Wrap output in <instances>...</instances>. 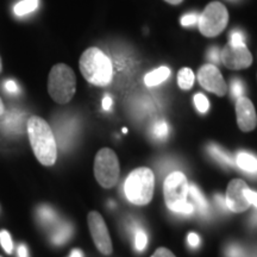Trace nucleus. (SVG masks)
Segmentation results:
<instances>
[{
  "mask_svg": "<svg viewBox=\"0 0 257 257\" xmlns=\"http://www.w3.org/2000/svg\"><path fill=\"white\" fill-rule=\"evenodd\" d=\"M198 81L206 91L214 93L218 96H224L226 94V82L216 64H204L198 72Z\"/></svg>",
  "mask_w": 257,
  "mask_h": 257,
  "instance_id": "nucleus-9",
  "label": "nucleus"
},
{
  "mask_svg": "<svg viewBox=\"0 0 257 257\" xmlns=\"http://www.w3.org/2000/svg\"><path fill=\"white\" fill-rule=\"evenodd\" d=\"M168 134H169V127H168V124H167L165 120L156 121V123L154 124L153 135L156 140H160V141L165 140V138L168 136Z\"/></svg>",
  "mask_w": 257,
  "mask_h": 257,
  "instance_id": "nucleus-22",
  "label": "nucleus"
},
{
  "mask_svg": "<svg viewBox=\"0 0 257 257\" xmlns=\"http://www.w3.org/2000/svg\"><path fill=\"white\" fill-rule=\"evenodd\" d=\"M29 141L38 162L43 166L55 165L57 144L50 125L43 118L32 115L27 123Z\"/></svg>",
  "mask_w": 257,
  "mask_h": 257,
  "instance_id": "nucleus-1",
  "label": "nucleus"
},
{
  "mask_svg": "<svg viewBox=\"0 0 257 257\" xmlns=\"http://www.w3.org/2000/svg\"><path fill=\"white\" fill-rule=\"evenodd\" d=\"M134 243H135V249L137 250V251H143L144 249L147 248V244H148V234L146 231L143 229H141V227L136 226L134 229Z\"/></svg>",
  "mask_w": 257,
  "mask_h": 257,
  "instance_id": "nucleus-21",
  "label": "nucleus"
},
{
  "mask_svg": "<svg viewBox=\"0 0 257 257\" xmlns=\"http://www.w3.org/2000/svg\"><path fill=\"white\" fill-rule=\"evenodd\" d=\"M207 150L208 153H210V155L213 157L214 160L218 161L219 163H223L224 166L232 167L234 165L232 156H231L227 152H225L223 148L217 146V144H213V143L210 144V146L207 147Z\"/></svg>",
  "mask_w": 257,
  "mask_h": 257,
  "instance_id": "nucleus-17",
  "label": "nucleus"
},
{
  "mask_svg": "<svg viewBox=\"0 0 257 257\" xmlns=\"http://www.w3.org/2000/svg\"><path fill=\"white\" fill-rule=\"evenodd\" d=\"M3 72V62H2V57H0V73Z\"/></svg>",
  "mask_w": 257,
  "mask_h": 257,
  "instance_id": "nucleus-40",
  "label": "nucleus"
},
{
  "mask_svg": "<svg viewBox=\"0 0 257 257\" xmlns=\"http://www.w3.org/2000/svg\"><path fill=\"white\" fill-rule=\"evenodd\" d=\"M243 83L240 82V80H232V82H231V93H232L233 98L237 100L240 96H243Z\"/></svg>",
  "mask_w": 257,
  "mask_h": 257,
  "instance_id": "nucleus-26",
  "label": "nucleus"
},
{
  "mask_svg": "<svg viewBox=\"0 0 257 257\" xmlns=\"http://www.w3.org/2000/svg\"><path fill=\"white\" fill-rule=\"evenodd\" d=\"M250 221H251V224L253 225V226H257V211L253 212L252 216H251V219H250Z\"/></svg>",
  "mask_w": 257,
  "mask_h": 257,
  "instance_id": "nucleus-37",
  "label": "nucleus"
},
{
  "mask_svg": "<svg viewBox=\"0 0 257 257\" xmlns=\"http://www.w3.org/2000/svg\"><path fill=\"white\" fill-rule=\"evenodd\" d=\"M194 73L191 68H181L178 73V83L179 87L182 89H191L194 85Z\"/></svg>",
  "mask_w": 257,
  "mask_h": 257,
  "instance_id": "nucleus-19",
  "label": "nucleus"
},
{
  "mask_svg": "<svg viewBox=\"0 0 257 257\" xmlns=\"http://www.w3.org/2000/svg\"><path fill=\"white\" fill-rule=\"evenodd\" d=\"M152 257H175L174 253H173L170 250L166 249V248H160L157 249L155 253Z\"/></svg>",
  "mask_w": 257,
  "mask_h": 257,
  "instance_id": "nucleus-30",
  "label": "nucleus"
},
{
  "mask_svg": "<svg viewBox=\"0 0 257 257\" xmlns=\"http://www.w3.org/2000/svg\"><path fill=\"white\" fill-rule=\"evenodd\" d=\"M187 242L189 244V246H192V248H198L199 245H200V237L198 236L197 233L194 232H191L187 236Z\"/></svg>",
  "mask_w": 257,
  "mask_h": 257,
  "instance_id": "nucleus-28",
  "label": "nucleus"
},
{
  "mask_svg": "<svg viewBox=\"0 0 257 257\" xmlns=\"http://www.w3.org/2000/svg\"><path fill=\"white\" fill-rule=\"evenodd\" d=\"M0 244L6 253H12L14 251V242H12L11 234L6 230L0 231Z\"/></svg>",
  "mask_w": 257,
  "mask_h": 257,
  "instance_id": "nucleus-23",
  "label": "nucleus"
},
{
  "mask_svg": "<svg viewBox=\"0 0 257 257\" xmlns=\"http://www.w3.org/2000/svg\"><path fill=\"white\" fill-rule=\"evenodd\" d=\"M38 6V0H22L15 6V14L17 16H25L35 11Z\"/></svg>",
  "mask_w": 257,
  "mask_h": 257,
  "instance_id": "nucleus-20",
  "label": "nucleus"
},
{
  "mask_svg": "<svg viewBox=\"0 0 257 257\" xmlns=\"http://www.w3.org/2000/svg\"><path fill=\"white\" fill-rule=\"evenodd\" d=\"M237 124L243 133H250L257 125V115L255 107L250 99L240 96L236 100Z\"/></svg>",
  "mask_w": 257,
  "mask_h": 257,
  "instance_id": "nucleus-12",
  "label": "nucleus"
},
{
  "mask_svg": "<svg viewBox=\"0 0 257 257\" xmlns=\"http://www.w3.org/2000/svg\"><path fill=\"white\" fill-rule=\"evenodd\" d=\"M208 59L213 60L214 63H218L220 61V51L217 48H212L210 54H208Z\"/></svg>",
  "mask_w": 257,
  "mask_h": 257,
  "instance_id": "nucleus-32",
  "label": "nucleus"
},
{
  "mask_svg": "<svg viewBox=\"0 0 257 257\" xmlns=\"http://www.w3.org/2000/svg\"><path fill=\"white\" fill-rule=\"evenodd\" d=\"M194 104L197 110L200 112V113H206L210 108V102H208V99L201 93H197L194 95Z\"/></svg>",
  "mask_w": 257,
  "mask_h": 257,
  "instance_id": "nucleus-24",
  "label": "nucleus"
},
{
  "mask_svg": "<svg viewBox=\"0 0 257 257\" xmlns=\"http://www.w3.org/2000/svg\"><path fill=\"white\" fill-rule=\"evenodd\" d=\"M4 111H5V106H4V104H3L2 98H0V115L4 113Z\"/></svg>",
  "mask_w": 257,
  "mask_h": 257,
  "instance_id": "nucleus-39",
  "label": "nucleus"
},
{
  "mask_svg": "<svg viewBox=\"0 0 257 257\" xmlns=\"http://www.w3.org/2000/svg\"><path fill=\"white\" fill-rule=\"evenodd\" d=\"M249 187L243 180L234 179L230 182L227 186L226 197H225L226 206L230 211L234 212V213H240V212L248 210L251 205L245 197V191Z\"/></svg>",
  "mask_w": 257,
  "mask_h": 257,
  "instance_id": "nucleus-11",
  "label": "nucleus"
},
{
  "mask_svg": "<svg viewBox=\"0 0 257 257\" xmlns=\"http://www.w3.org/2000/svg\"><path fill=\"white\" fill-rule=\"evenodd\" d=\"M111 107H112V98L108 95L104 96V99H102V108H104L105 111H108L111 110Z\"/></svg>",
  "mask_w": 257,
  "mask_h": 257,
  "instance_id": "nucleus-34",
  "label": "nucleus"
},
{
  "mask_svg": "<svg viewBox=\"0 0 257 257\" xmlns=\"http://www.w3.org/2000/svg\"><path fill=\"white\" fill-rule=\"evenodd\" d=\"M237 167L239 169H242L244 173L251 175L257 176V157L252 154L249 153H239L234 161Z\"/></svg>",
  "mask_w": 257,
  "mask_h": 257,
  "instance_id": "nucleus-13",
  "label": "nucleus"
},
{
  "mask_svg": "<svg viewBox=\"0 0 257 257\" xmlns=\"http://www.w3.org/2000/svg\"><path fill=\"white\" fill-rule=\"evenodd\" d=\"M73 234V226L68 221H63L57 225L55 230L51 233V242L55 245H62V244L67 243L70 239Z\"/></svg>",
  "mask_w": 257,
  "mask_h": 257,
  "instance_id": "nucleus-14",
  "label": "nucleus"
},
{
  "mask_svg": "<svg viewBox=\"0 0 257 257\" xmlns=\"http://www.w3.org/2000/svg\"><path fill=\"white\" fill-rule=\"evenodd\" d=\"M226 257H244V249L238 244H231L225 251Z\"/></svg>",
  "mask_w": 257,
  "mask_h": 257,
  "instance_id": "nucleus-25",
  "label": "nucleus"
},
{
  "mask_svg": "<svg viewBox=\"0 0 257 257\" xmlns=\"http://www.w3.org/2000/svg\"><path fill=\"white\" fill-rule=\"evenodd\" d=\"M5 89L9 93H12V94H16V93L19 92L18 85L15 81H12V80H8V81L5 82Z\"/></svg>",
  "mask_w": 257,
  "mask_h": 257,
  "instance_id": "nucleus-29",
  "label": "nucleus"
},
{
  "mask_svg": "<svg viewBox=\"0 0 257 257\" xmlns=\"http://www.w3.org/2000/svg\"><path fill=\"white\" fill-rule=\"evenodd\" d=\"M165 2H167L168 4H172V5H179V4H181L184 0H165Z\"/></svg>",
  "mask_w": 257,
  "mask_h": 257,
  "instance_id": "nucleus-38",
  "label": "nucleus"
},
{
  "mask_svg": "<svg viewBox=\"0 0 257 257\" xmlns=\"http://www.w3.org/2000/svg\"><path fill=\"white\" fill-rule=\"evenodd\" d=\"M94 175L104 188H112L119 178V161L113 150L104 148L95 155Z\"/></svg>",
  "mask_w": 257,
  "mask_h": 257,
  "instance_id": "nucleus-6",
  "label": "nucleus"
},
{
  "mask_svg": "<svg viewBox=\"0 0 257 257\" xmlns=\"http://www.w3.org/2000/svg\"><path fill=\"white\" fill-rule=\"evenodd\" d=\"M170 75V69L168 67L162 66L160 68H157L153 72L148 73L146 76H144V83L149 87H153V86H159L160 83L166 81L167 79L169 78Z\"/></svg>",
  "mask_w": 257,
  "mask_h": 257,
  "instance_id": "nucleus-16",
  "label": "nucleus"
},
{
  "mask_svg": "<svg viewBox=\"0 0 257 257\" xmlns=\"http://www.w3.org/2000/svg\"><path fill=\"white\" fill-rule=\"evenodd\" d=\"M88 226L91 231L93 242L99 251L104 255H110L112 252V242L104 219L98 212H91L88 214Z\"/></svg>",
  "mask_w": 257,
  "mask_h": 257,
  "instance_id": "nucleus-10",
  "label": "nucleus"
},
{
  "mask_svg": "<svg viewBox=\"0 0 257 257\" xmlns=\"http://www.w3.org/2000/svg\"><path fill=\"white\" fill-rule=\"evenodd\" d=\"M37 217L40 223L46 225V226H49V225L57 221V213L48 205H43V206L38 207Z\"/></svg>",
  "mask_w": 257,
  "mask_h": 257,
  "instance_id": "nucleus-18",
  "label": "nucleus"
},
{
  "mask_svg": "<svg viewBox=\"0 0 257 257\" xmlns=\"http://www.w3.org/2000/svg\"><path fill=\"white\" fill-rule=\"evenodd\" d=\"M69 257H83V252L80 249H73Z\"/></svg>",
  "mask_w": 257,
  "mask_h": 257,
  "instance_id": "nucleus-36",
  "label": "nucleus"
},
{
  "mask_svg": "<svg viewBox=\"0 0 257 257\" xmlns=\"http://www.w3.org/2000/svg\"><path fill=\"white\" fill-rule=\"evenodd\" d=\"M220 62L232 70L246 69L251 66L252 55L245 43L232 44L229 42L220 51Z\"/></svg>",
  "mask_w": 257,
  "mask_h": 257,
  "instance_id": "nucleus-8",
  "label": "nucleus"
},
{
  "mask_svg": "<svg viewBox=\"0 0 257 257\" xmlns=\"http://www.w3.org/2000/svg\"><path fill=\"white\" fill-rule=\"evenodd\" d=\"M79 67L83 78L99 87L107 86L113 78L111 60L99 48L92 47L83 51L80 57Z\"/></svg>",
  "mask_w": 257,
  "mask_h": 257,
  "instance_id": "nucleus-2",
  "label": "nucleus"
},
{
  "mask_svg": "<svg viewBox=\"0 0 257 257\" xmlns=\"http://www.w3.org/2000/svg\"><path fill=\"white\" fill-rule=\"evenodd\" d=\"M245 197L248 199L250 204H252L253 206L257 208V193L251 191V189H246L245 191Z\"/></svg>",
  "mask_w": 257,
  "mask_h": 257,
  "instance_id": "nucleus-31",
  "label": "nucleus"
},
{
  "mask_svg": "<svg viewBox=\"0 0 257 257\" xmlns=\"http://www.w3.org/2000/svg\"><path fill=\"white\" fill-rule=\"evenodd\" d=\"M17 252H18V257H29V250L25 244H21V245L18 246Z\"/></svg>",
  "mask_w": 257,
  "mask_h": 257,
  "instance_id": "nucleus-35",
  "label": "nucleus"
},
{
  "mask_svg": "<svg viewBox=\"0 0 257 257\" xmlns=\"http://www.w3.org/2000/svg\"><path fill=\"white\" fill-rule=\"evenodd\" d=\"M229 23L227 9L219 2H212L205 8L198 19L199 30L205 37H216Z\"/></svg>",
  "mask_w": 257,
  "mask_h": 257,
  "instance_id": "nucleus-5",
  "label": "nucleus"
},
{
  "mask_svg": "<svg viewBox=\"0 0 257 257\" xmlns=\"http://www.w3.org/2000/svg\"><path fill=\"white\" fill-rule=\"evenodd\" d=\"M188 194H191L193 200H194L195 206H197L198 211L200 212L201 216H207L210 213V205L206 200V198L204 197L200 189H199L195 185H189L188 188Z\"/></svg>",
  "mask_w": 257,
  "mask_h": 257,
  "instance_id": "nucleus-15",
  "label": "nucleus"
},
{
  "mask_svg": "<svg viewBox=\"0 0 257 257\" xmlns=\"http://www.w3.org/2000/svg\"><path fill=\"white\" fill-rule=\"evenodd\" d=\"M48 92L57 104H68L76 92V76L74 70L64 63L55 64L48 78Z\"/></svg>",
  "mask_w": 257,
  "mask_h": 257,
  "instance_id": "nucleus-4",
  "label": "nucleus"
},
{
  "mask_svg": "<svg viewBox=\"0 0 257 257\" xmlns=\"http://www.w3.org/2000/svg\"><path fill=\"white\" fill-rule=\"evenodd\" d=\"M188 181L184 173L173 172L167 176L163 185V193L167 206L170 211L184 204L188 197Z\"/></svg>",
  "mask_w": 257,
  "mask_h": 257,
  "instance_id": "nucleus-7",
  "label": "nucleus"
},
{
  "mask_svg": "<svg viewBox=\"0 0 257 257\" xmlns=\"http://www.w3.org/2000/svg\"><path fill=\"white\" fill-rule=\"evenodd\" d=\"M155 188V176L152 169L138 168L128 174L124 184V193L127 200L135 205L149 204Z\"/></svg>",
  "mask_w": 257,
  "mask_h": 257,
  "instance_id": "nucleus-3",
  "label": "nucleus"
},
{
  "mask_svg": "<svg viewBox=\"0 0 257 257\" xmlns=\"http://www.w3.org/2000/svg\"><path fill=\"white\" fill-rule=\"evenodd\" d=\"M198 16L197 14H187L182 16L181 18V24L184 27H191V25H194L198 22Z\"/></svg>",
  "mask_w": 257,
  "mask_h": 257,
  "instance_id": "nucleus-27",
  "label": "nucleus"
},
{
  "mask_svg": "<svg viewBox=\"0 0 257 257\" xmlns=\"http://www.w3.org/2000/svg\"><path fill=\"white\" fill-rule=\"evenodd\" d=\"M214 199H216V204L218 205V207H219L221 211L226 210V208H227L226 201H225V198L223 197V195H221V194H216V197H214Z\"/></svg>",
  "mask_w": 257,
  "mask_h": 257,
  "instance_id": "nucleus-33",
  "label": "nucleus"
}]
</instances>
